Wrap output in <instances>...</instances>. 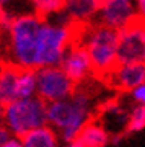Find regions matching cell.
I'll use <instances>...</instances> for the list:
<instances>
[{"instance_id": "obj_11", "label": "cell", "mask_w": 145, "mask_h": 147, "mask_svg": "<svg viewBox=\"0 0 145 147\" xmlns=\"http://www.w3.org/2000/svg\"><path fill=\"white\" fill-rule=\"evenodd\" d=\"M135 13L130 0H108L101 7V23L117 30Z\"/></svg>"}, {"instance_id": "obj_23", "label": "cell", "mask_w": 145, "mask_h": 147, "mask_svg": "<svg viewBox=\"0 0 145 147\" xmlns=\"http://www.w3.org/2000/svg\"><path fill=\"white\" fill-rule=\"evenodd\" d=\"M101 2H103V5H104V3H106V2H108V0H101Z\"/></svg>"}, {"instance_id": "obj_18", "label": "cell", "mask_w": 145, "mask_h": 147, "mask_svg": "<svg viewBox=\"0 0 145 147\" xmlns=\"http://www.w3.org/2000/svg\"><path fill=\"white\" fill-rule=\"evenodd\" d=\"M2 147H23V141H21V137H18V136L8 137V139L2 144Z\"/></svg>"}, {"instance_id": "obj_9", "label": "cell", "mask_w": 145, "mask_h": 147, "mask_svg": "<svg viewBox=\"0 0 145 147\" xmlns=\"http://www.w3.org/2000/svg\"><path fill=\"white\" fill-rule=\"evenodd\" d=\"M145 82V61L132 64H119L104 84L117 92H132Z\"/></svg>"}, {"instance_id": "obj_22", "label": "cell", "mask_w": 145, "mask_h": 147, "mask_svg": "<svg viewBox=\"0 0 145 147\" xmlns=\"http://www.w3.org/2000/svg\"><path fill=\"white\" fill-rule=\"evenodd\" d=\"M5 18V13H3V10H2V5H0V21Z\"/></svg>"}, {"instance_id": "obj_5", "label": "cell", "mask_w": 145, "mask_h": 147, "mask_svg": "<svg viewBox=\"0 0 145 147\" xmlns=\"http://www.w3.org/2000/svg\"><path fill=\"white\" fill-rule=\"evenodd\" d=\"M145 61V15L132 13L117 28V62L132 64Z\"/></svg>"}, {"instance_id": "obj_17", "label": "cell", "mask_w": 145, "mask_h": 147, "mask_svg": "<svg viewBox=\"0 0 145 147\" xmlns=\"http://www.w3.org/2000/svg\"><path fill=\"white\" fill-rule=\"evenodd\" d=\"M130 93H132V96H134V100L137 101V103L145 105V82L144 84H140L139 87H135Z\"/></svg>"}, {"instance_id": "obj_2", "label": "cell", "mask_w": 145, "mask_h": 147, "mask_svg": "<svg viewBox=\"0 0 145 147\" xmlns=\"http://www.w3.org/2000/svg\"><path fill=\"white\" fill-rule=\"evenodd\" d=\"M87 51L91 62V75L103 82L116 70L117 62V30L104 25L95 23L85 41Z\"/></svg>"}, {"instance_id": "obj_8", "label": "cell", "mask_w": 145, "mask_h": 147, "mask_svg": "<svg viewBox=\"0 0 145 147\" xmlns=\"http://www.w3.org/2000/svg\"><path fill=\"white\" fill-rule=\"evenodd\" d=\"M59 65L77 85L91 75V62L85 44H68Z\"/></svg>"}, {"instance_id": "obj_10", "label": "cell", "mask_w": 145, "mask_h": 147, "mask_svg": "<svg viewBox=\"0 0 145 147\" xmlns=\"http://www.w3.org/2000/svg\"><path fill=\"white\" fill-rule=\"evenodd\" d=\"M23 69L16 61L0 59V101L5 106L18 100V80Z\"/></svg>"}, {"instance_id": "obj_20", "label": "cell", "mask_w": 145, "mask_h": 147, "mask_svg": "<svg viewBox=\"0 0 145 147\" xmlns=\"http://www.w3.org/2000/svg\"><path fill=\"white\" fill-rule=\"evenodd\" d=\"M3 118H5V105L0 101V124L3 123Z\"/></svg>"}, {"instance_id": "obj_19", "label": "cell", "mask_w": 145, "mask_h": 147, "mask_svg": "<svg viewBox=\"0 0 145 147\" xmlns=\"http://www.w3.org/2000/svg\"><path fill=\"white\" fill-rule=\"evenodd\" d=\"M8 137H10V131H8L7 127L0 126V147H2V144H3Z\"/></svg>"}, {"instance_id": "obj_12", "label": "cell", "mask_w": 145, "mask_h": 147, "mask_svg": "<svg viewBox=\"0 0 145 147\" xmlns=\"http://www.w3.org/2000/svg\"><path fill=\"white\" fill-rule=\"evenodd\" d=\"M83 147H106L108 142L111 141L108 131L104 129L99 123L90 118L87 121V124L82 127V131L75 137Z\"/></svg>"}, {"instance_id": "obj_6", "label": "cell", "mask_w": 145, "mask_h": 147, "mask_svg": "<svg viewBox=\"0 0 145 147\" xmlns=\"http://www.w3.org/2000/svg\"><path fill=\"white\" fill-rule=\"evenodd\" d=\"M77 90V84L73 82L64 69L59 65L38 69V88L36 95L41 96L44 101L51 103L57 100L70 98Z\"/></svg>"}, {"instance_id": "obj_13", "label": "cell", "mask_w": 145, "mask_h": 147, "mask_svg": "<svg viewBox=\"0 0 145 147\" xmlns=\"http://www.w3.org/2000/svg\"><path fill=\"white\" fill-rule=\"evenodd\" d=\"M23 147H59V141L51 126H39L21 136Z\"/></svg>"}, {"instance_id": "obj_16", "label": "cell", "mask_w": 145, "mask_h": 147, "mask_svg": "<svg viewBox=\"0 0 145 147\" xmlns=\"http://www.w3.org/2000/svg\"><path fill=\"white\" fill-rule=\"evenodd\" d=\"M145 127V105H137L134 106V110L130 111V115L127 116V123H126V134L130 132H139Z\"/></svg>"}, {"instance_id": "obj_1", "label": "cell", "mask_w": 145, "mask_h": 147, "mask_svg": "<svg viewBox=\"0 0 145 147\" xmlns=\"http://www.w3.org/2000/svg\"><path fill=\"white\" fill-rule=\"evenodd\" d=\"M90 118V95L78 87L70 98L47 103V123L62 131L65 142L73 141Z\"/></svg>"}, {"instance_id": "obj_7", "label": "cell", "mask_w": 145, "mask_h": 147, "mask_svg": "<svg viewBox=\"0 0 145 147\" xmlns=\"http://www.w3.org/2000/svg\"><path fill=\"white\" fill-rule=\"evenodd\" d=\"M67 47V31L65 28H54L51 25H44L39 36L38 46V69L49 67L60 64L64 53Z\"/></svg>"}, {"instance_id": "obj_15", "label": "cell", "mask_w": 145, "mask_h": 147, "mask_svg": "<svg viewBox=\"0 0 145 147\" xmlns=\"http://www.w3.org/2000/svg\"><path fill=\"white\" fill-rule=\"evenodd\" d=\"M31 2L34 5V13L44 21L47 15L65 10V5H67V0H31Z\"/></svg>"}, {"instance_id": "obj_3", "label": "cell", "mask_w": 145, "mask_h": 147, "mask_svg": "<svg viewBox=\"0 0 145 147\" xmlns=\"http://www.w3.org/2000/svg\"><path fill=\"white\" fill-rule=\"evenodd\" d=\"M44 25L46 21L36 13L13 18L10 28V47L15 61L23 67L38 70V46Z\"/></svg>"}, {"instance_id": "obj_24", "label": "cell", "mask_w": 145, "mask_h": 147, "mask_svg": "<svg viewBox=\"0 0 145 147\" xmlns=\"http://www.w3.org/2000/svg\"><path fill=\"white\" fill-rule=\"evenodd\" d=\"M3 2H7V0H0V3H3Z\"/></svg>"}, {"instance_id": "obj_14", "label": "cell", "mask_w": 145, "mask_h": 147, "mask_svg": "<svg viewBox=\"0 0 145 147\" xmlns=\"http://www.w3.org/2000/svg\"><path fill=\"white\" fill-rule=\"evenodd\" d=\"M103 2L101 0H67L65 10L68 18L77 20H91L96 11L101 10Z\"/></svg>"}, {"instance_id": "obj_4", "label": "cell", "mask_w": 145, "mask_h": 147, "mask_svg": "<svg viewBox=\"0 0 145 147\" xmlns=\"http://www.w3.org/2000/svg\"><path fill=\"white\" fill-rule=\"evenodd\" d=\"M3 123L10 134L25 136L28 131L47 124V101L38 95L11 101L5 106Z\"/></svg>"}, {"instance_id": "obj_21", "label": "cell", "mask_w": 145, "mask_h": 147, "mask_svg": "<svg viewBox=\"0 0 145 147\" xmlns=\"http://www.w3.org/2000/svg\"><path fill=\"white\" fill-rule=\"evenodd\" d=\"M137 3H139L140 13H144V15H145V0H137Z\"/></svg>"}]
</instances>
